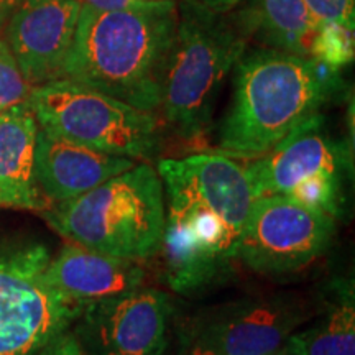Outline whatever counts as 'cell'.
Masks as SVG:
<instances>
[{"mask_svg": "<svg viewBox=\"0 0 355 355\" xmlns=\"http://www.w3.org/2000/svg\"><path fill=\"white\" fill-rule=\"evenodd\" d=\"M37 355H87L84 352L81 344L76 339V336L69 334L68 331L60 337H56L53 343H50L46 347L40 350Z\"/></svg>", "mask_w": 355, "mask_h": 355, "instance_id": "obj_21", "label": "cell"}, {"mask_svg": "<svg viewBox=\"0 0 355 355\" xmlns=\"http://www.w3.org/2000/svg\"><path fill=\"white\" fill-rule=\"evenodd\" d=\"M349 163V145L324 130V117L319 112L268 152L248 159L245 173L257 199L286 194L319 175H343Z\"/></svg>", "mask_w": 355, "mask_h": 355, "instance_id": "obj_11", "label": "cell"}, {"mask_svg": "<svg viewBox=\"0 0 355 355\" xmlns=\"http://www.w3.org/2000/svg\"><path fill=\"white\" fill-rule=\"evenodd\" d=\"M81 6L99 8V10H125V8L145 7L153 3L152 0H78Z\"/></svg>", "mask_w": 355, "mask_h": 355, "instance_id": "obj_22", "label": "cell"}, {"mask_svg": "<svg viewBox=\"0 0 355 355\" xmlns=\"http://www.w3.org/2000/svg\"><path fill=\"white\" fill-rule=\"evenodd\" d=\"M314 19L321 24L340 21L352 24L355 19V0H304Z\"/></svg>", "mask_w": 355, "mask_h": 355, "instance_id": "obj_20", "label": "cell"}, {"mask_svg": "<svg viewBox=\"0 0 355 355\" xmlns=\"http://www.w3.org/2000/svg\"><path fill=\"white\" fill-rule=\"evenodd\" d=\"M152 2H162V0H152Z\"/></svg>", "mask_w": 355, "mask_h": 355, "instance_id": "obj_26", "label": "cell"}, {"mask_svg": "<svg viewBox=\"0 0 355 355\" xmlns=\"http://www.w3.org/2000/svg\"><path fill=\"white\" fill-rule=\"evenodd\" d=\"M32 105L43 130L97 152L152 159L162 144L159 117L71 79L32 87Z\"/></svg>", "mask_w": 355, "mask_h": 355, "instance_id": "obj_6", "label": "cell"}, {"mask_svg": "<svg viewBox=\"0 0 355 355\" xmlns=\"http://www.w3.org/2000/svg\"><path fill=\"white\" fill-rule=\"evenodd\" d=\"M133 165L135 159L97 152L43 128L38 130L35 176L51 204L81 196Z\"/></svg>", "mask_w": 355, "mask_h": 355, "instance_id": "obj_13", "label": "cell"}, {"mask_svg": "<svg viewBox=\"0 0 355 355\" xmlns=\"http://www.w3.org/2000/svg\"><path fill=\"white\" fill-rule=\"evenodd\" d=\"M46 282L74 303L86 306L144 286L139 260L121 259L69 243L46 266Z\"/></svg>", "mask_w": 355, "mask_h": 355, "instance_id": "obj_14", "label": "cell"}, {"mask_svg": "<svg viewBox=\"0 0 355 355\" xmlns=\"http://www.w3.org/2000/svg\"><path fill=\"white\" fill-rule=\"evenodd\" d=\"M309 56L336 71L349 66L355 56L354 25L340 21L319 25L311 42Z\"/></svg>", "mask_w": 355, "mask_h": 355, "instance_id": "obj_18", "label": "cell"}, {"mask_svg": "<svg viewBox=\"0 0 355 355\" xmlns=\"http://www.w3.org/2000/svg\"><path fill=\"white\" fill-rule=\"evenodd\" d=\"M50 260L42 243L0 248V355H37L81 316L46 282Z\"/></svg>", "mask_w": 355, "mask_h": 355, "instance_id": "obj_7", "label": "cell"}, {"mask_svg": "<svg viewBox=\"0 0 355 355\" xmlns=\"http://www.w3.org/2000/svg\"><path fill=\"white\" fill-rule=\"evenodd\" d=\"M184 355H216V354H212V352H209V350H206V349L196 347V345L186 344ZM268 355H295V352H293V347H291L290 340H286V344L283 345L282 349L275 350L273 354H268Z\"/></svg>", "mask_w": 355, "mask_h": 355, "instance_id": "obj_24", "label": "cell"}, {"mask_svg": "<svg viewBox=\"0 0 355 355\" xmlns=\"http://www.w3.org/2000/svg\"><path fill=\"white\" fill-rule=\"evenodd\" d=\"M304 355H355V306L352 286L337 290L322 318L296 334Z\"/></svg>", "mask_w": 355, "mask_h": 355, "instance_id": "obj_17", "label": "cell"}, {"mask_svg": "<svg viewBox=\"0 0 355 355\" xmlns=\"http://www.w3.org/2000/svg\"><path fill=\"white\" fill-rule=\"evenodd\" d=\"M188 3H193V6L207 8V10L224 13L229 12L230 8H234L237 3H241L242 0H186Z\"/></svg>", "mask_w": 355, "mask_h": 355, "instance_id": "obj_23", "label": "cell"}, {"mask_svg": "<svg viewBox=\"0 0 355 355\" xmlns=\"http://www.w3.org/2000/svg\"><path fill=\"white\" fill-rule=\"evenodd\" d=\"M288 340H290V344H291L293 352H295V355H304L303 347H301V344H300V340H298V337H296V334H293Z\"/></svg>", "mask_w": 355, "mask_h": 355, "instance_id": "obj_25", "label": "cell"}, {"mask_svg": "<svg viewBox=\"0 0 355 355\" xmlns=\"http://www.w3.org/2000/svg\"><path fill=\"white\" fill-rule=\"evenodd\" d=\"M42 214L71 243L144 260L162 247L165 189L157 170L148 163H135L81 196L51 204Z\"/></svg>", "mask_w": 355, "mask_h": 355, "instance_id": "obj_4", "label": "cell"}, {"mask_svg": "<svg viewBox=\"0 0 355 355\" xmlns=\"http://www.w3.org/2000/svg\"><path fill=\"white\" fill-rule=\"evenodd\" d=\"M178 19L175 0L125 10L81 6L63 78L157 114Z\"/></svg>", "mask_w": 355, "mask_h": 355, "instance_id": "obj_2", "label": "cell"}, {"mask_svg": "<svg viewBox=\"0 0 355 355\" xmlns=\"http://www.w3.org/2000/svg\"><path fill=\"white\" fill-rule=\"evenodd\" d=\"M159 84L158 117L180 139H201L247 38L222 13L184 2Z\"/></svg>", "mask_w": 355, "mask_h": 355, "instance_id": "obj_5", "label": "cell"}, {"mask_svg": "<svg viewBox=\"0 0 355 355\" xmlns=\"http://www.w3.org/2000/svg\"><path fill=\"white\" fill-rule=\"evenodd\" d=\"M334 232V217L282 194L261 196L248 212L237 260L263 275L295 273L324 255Z\"/></svg>", "mask_w": 355, "mask_h": 355, "instance_id": "obj_8", "label": "cell"}, {"mask_svg": "<svg viewBox=\"0 0 355 355\" xmlns=\"http://www.w3.org/2000/svg\"><path fill=\"white\" fill-rule=\"evenodd\" d=\"M32 86L25 81L12 51L0 43V112L28 102Z\"/></svg>", "mask_w": 355, "mask_h": 355, "instance_id": "obj_19", "label": "cell"}, {"mask_svg": "<svg viewBox=\"0 0 355 355\" xmlns=\"http://www.w3.org/2000/svg\"><path fill=\"white\" fill-rule=\"evenodd\" d=\"M234 97L222 122L219 152L254 159L304 123L334 96L337 71L278 50L243 53L235 63Z\"/></svg>", "mask_w": 355, "mask_h": 355, "instance_id": "obj_3", "label": "cell"}, {"mask_svg": "<svg viewBox=\"0 0 355 355\" xmlns=\"http://www.w3.org/2000/svg\"><path fill=\"white\" fill-rule=\"evenodd\" d=\"M38 130L30 102L0 112V207L43 212L51 206L35 176Z\"/></svg>", "mask_w": 355, "mask_h": 355, "instance_id": "obj_15", "label": "cell"}, {"mask_svg": "<svg viewBox=\"0 0 355 355\" xmlns=\"http://www.w3.org/2000/svg\"><path fill=\"white\" fill-rule=\"evenodd\" d=\"M171 316L165 291L139 286L84 306L74 336L87 355H163Z\"/></svg>", "mask_w": 355, "mask_h": 355, "instance_id": "obj_9", "label": "cell"}, {"mask_svg": "<svg viewBox=\"0 0 355 355\" xmlns=\"http://www.w3.org/2000/svg\"><path fill=\"white\" fill-rule=\"evenodd\" d=\"M295 296H259L219 306L194 319L186 344L216 355H268L282 349L306 321Z\"/></svg>", "mask_w": 355, "mask_h": 355, "instance_id": "obj_10", "label": "cell"}, {"mask_svg": "<svg viewBox=\"0 0 355 355\" xmlns=\"http://www.w3.org/2000/svg\"><path fill=\"white\" fill-rule=\"evenodd\" d=\"M157 171L165 189L159 250L166 282L178 293H189L237 260L254 191L245 166L222 153L162 159Z\"/></svg>", "mask_w": 355, "mask_h": 355, "instance_id": "obj_1", "label": "cell"}, {"mask_svg": "<svg viewBox=\"0 0 355 355\" xmlns=\"http://www.w3.org/2000/svg\"><path fill=\"white\" fill-rule=\"evenodd\" d=\"M79 12L78 0H26L13 13L8 43L32 87L63 78Z\"/></svg>", "mask_w": 355, "mask_h": 355, "instance_id": "obj_12", "label": "cell"}, {"mask_svg": "<svg viewBox=\"0 0 355 355\" xmlns=\"http://www.w3.org/2000/svg\"><path fill=\"white\" fill-rule=\"evenodd\" d=\"M237 28L270 50L309 56L319 26L304 0H247L237 15Z\"/></svg>", "mask_w": 355, "mask_h": 355, "instance_id": "obj_16", "label": "cell"}]
</instances>
